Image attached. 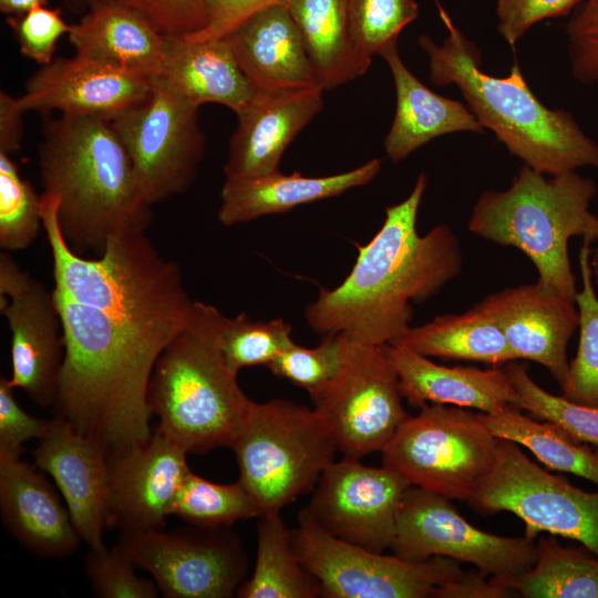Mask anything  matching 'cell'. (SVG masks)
Instances as JSON below:
<instances>
[{
	"label": "cell",
	"mask_w": 598,
	"mask_h": 598,
	"mask_svg": "<svg viewBox=\"0 0 598 598\" xmlns=\"http://www.w3.org/2000/svg\"><path fill=\"white\" fill-rule=\"evenodd\" d=\"M426 184L421 173L410 195L385 209L372 239L357 245L358 256L346 279L333 289H321L307 306L305 318L315 332L342 333L370 346L391 343L411 327V302L426 301L461 274L460 240L447 225L417 233Z\"/></svg>",
	"instance_id": "1"
},
{
	"label": "cell",
	"mask_w": 598,
	"mask_h": 598,
	"mask_svg": "<svg viewBox=\"0 0 598 598\" xmlns=\"http://www.w3.org/2000/svg\"><path fill=\"white\" fill-rule=\"evenodd\" d=\"M38 166L43 192L59 197L63 238L79 255H102L107 240L146 233L152 205L110 120L60 114L43 125Z\"/></svg>",
	"instance_id": "2"
},
{
	"label": "cell",
	"mask_w": 598,
	"mask_h": 598,
	"mask_svg": "<svg viewBox=\"0 0 598 598\" xmlns=\"http://www.w3.org/2000/svg\"><path fill=\"white\" fill-rule=\"evenodd\" d=\"M447 30L442 45L420 35L429 56L430 81L455 85L484 128L491 130L508 152L545 175L598 168V143L565 110L545 106L529 89L517 63L508 75L482 70L481 52L435 0Z\"/></svg>",
	"instance_id": "3"
},
{
	"label": "cell",
	"mask_w": 598,
	"mask_h": 598,
	"mask_svg": "<svg viewBox=\"0 0 598 598\" xmlns=\"http://www.w3.org/2000/svg\"><path fill=\"white\" fill-rule=\"evenodd\" d=\"M223 318L216 307L195 301L150 378L147 402L156 427L188 454L231 446L254 403L221 353Z\"/></svg>",
	"instance_id": "4"
},
{
	"label": "cell",
	"mask_w": 598,
	"mask_h": 598,
	"mask_svg": "<svg viewBox=\"0 0 598 598\" xmlns=\"http://www.w3.org/2000/svg\"><path fill=\"white\" fill-rule=\"evenodd\" d=\"M590 178L577 172L546 177L523 164L504 190H485L475 202L468 230L501 246L524 252L534 264L537 281L575 301L576 279L568 243L598 240V215L590 210L597 194Z\"/></svg>",
	"instance_id": "5"
},
{
	"label": "cell",
	"mask_w": 598,
	"mask_h": 598,
	"mask_svg": "<svg viewBox=\"0 0 598 598\" xmlns=\"http://www.w3.org/2000/svg\"><path fill=\"white\" fill-rule=\"evenodd\" d=\"M230 447L238 481L261 515L280 513L313 491L338 451L329 426L313 408L282 399L254 402Z\"/></svg>",
	"instance_id": "6"
},
{
	"label": "cell",
	"mask_w": 598,
	"mask_h": 598,
	"mask_svg": "<svg viewBox=\"0 0 598 598\" xmlns=\"http://www.w3.org/2000/svg\"><path fill=\"white\" fill-rule=\"evenodd\" d=\"M498 441L478 413L426 404L399 426L382 465L411 486L468 502L495 467Z\"/></svg>",
	"instance_id": "7"
},
{
	"label": "cell",
	"mask_w": 598,
	"mask_h": 598,
	"mask_svg": "<svg viewBox=\"0 0 598 598\" xmlns=\"http://www.w3.org/2000/svg\"><path fill=\"white\" fill-rule=\"evenodd\" d=\"M339 334L338 370L309 394L338 451L344 457L360 460L382 452L409 414L402 404L399 377L383 346L363 344Z\"/></svg>",
	"instance_id": "8"
},
{
	"label": "cell",
	"mask_w": 598,
	"mask_h": 598,
	"mask_svg": "<svg viewBox=\"0 0 598 598\" xmlns=\"http://www.w3.org/2000/svg\"><path fill=\"white\" fill-rule=\"evenodd\" d=\"M291 530L298 558L328 598H435L440 587L458 580V561L435 556L410 561L347 543L306 516Z\"/></svg>",
	"instance_id": "9"
},
{
	"label": "cell",
	"mask_w": 598,
	"mask_h": 598,
	"mask_svg": "<svg viewBox=\"0 0 598 598\" xmlns=\"http://www.w3.org/2000/svg\"><path fill=\"white\" fill-rule=\"evenodd\" d=\"M468 503L485 514H515L527 539L546 532L577 540L598 557V492L548 473L512 441L499 439L495 467Z\"/></svg>",
	"instance_id": "10"
},
{
	"label": "cell",
	"mask_w": 598,
	"mask_h": 598,
	"mask_svg": "<svg viewBox=\"0 0 598 598\" xmlns=\"http://www.w3.org/2000/svg\"><path fill=\"white\" fill-rule=\"evenodd\" d=\"M197 110L153 79L140 103L110 120L151 205L183 193L194 181L205 147Z\"/></svg>",
	"instance_id": "11"
},
{
	"label": "cell",
	"mask_w": 598,
	"mask_h": 598,
	"mask_svg": "<svg viewBox=\"0 0 598 598\" xmlns=\"http://www.w3.org/2000/svg\"><path fill=\"white\" fill-rule=\"evenodd\" d=\"M117 546L166 598H229L247 573V556L226 527L125 532Z\"/></svg>",
	"instance_id": "12"
},
{
	"label": "cell",
	"mask_w": 598,
	"mask_h": 598,
	"mask_svg": "<svg viewBox=\"0 0 598 598\" xmlns=\"http://www.w3.org/2000/svg\"><path fill=\"white\" fill-rule=\"evenodd\" d=\"M450 501L409 486L390 547L394 555L410 561L447 557L470 563L496 577L519 575L536 564L538 550L534 540L481 530L471 525Z\"/></svg>",
	"instance_id": "13"
},
{
	"label": "cell",
	"mask_w": 598,
	"mask_h": 598,
	"mask_svg": "<svg viewBox=\"0 0 598 598\" xmlns=\"http://www.w3.org/2000/svg\"><path fill=\"white\" fill-rule=\"evenodd\" d=\"M411 486L395 472L344 457L320 476L299 513L332 536L383 553L395 535L401 502Z\"/></svg>",
	"instance_id": "14"
},
{
	"label": "cell",
	"mask_w": 598,
	"mask_h": 598,
	"mask_svg": "<svg viewBox=\"0 0 598 598\" xmlns=\"http://www.w3.org/2000/svg\"><path fill=\"white\" fill-rule=\"evenodd\" d=\"M0 310L11 331L10 384L53 406L64 359L63 324L53 290L0 255Z\"/></svg>",
	"instance_id": "15"
},
{
	"label": "cell",
	"mask_w": 598,
	"mask_h": 598,
	"mask_svg": "<svg viewBox=\"0 0 598 598\" xmlns=\"http://www.w3.org/2000/svg\"><path fill=\"white\" fill-rule=\"evenodd\" d=\"M187 454L156 427L145 442L110 456L109 527L122 533L163 528L190 471Z\"/></svg>",
	"instance_id": "16"
},
{
	"label": "cell",
	"mask_w": 598,
	"mask_h": 598,
	"mask_svg": "<svg viewBox=\"0 0 598 598\" xmlns=\"http://www.w3.org/2000/svg\"><path fill=\"white\" fill-rule=\"evenodd\" d=\"M153 79L80 54L41 65L19 96L25 111L112 120L151 91Z\"/></svg>",
	"instance_id": "17"
},
{
	"label": "cell",
	"mask_w": 598,
	"mask_h": 598,
	"mask_svg": "<svg viewBox=\"0 0 598 598\" xmlns=\"http://www.w3.org/2000/svg\"><path fill=\"white\" fill-rule=\"evenodd\" d=\"M33 458L37 467L52 477L81 540L89 548L105 546L110 478L105 447L65 419L55 416L38 440Z\"/></svg>",
	"instance_id": "18"
},
{
	"label": "cell",
	"mask_w": 598,
	"mask_h": 598,
	"mask_svg": "<svg viewBox=\"0 0 598 598\" xmlns=\"http://www.w3.org/2000/svg\"><path fill=\"white\" fill-rule=\"evenodd\" d=\"M477 306L496 322L517 359L544 365L565 384L567 347L579 322L574 300L536 281L493 292Z\"/></svg>",
	"instance_id": "19"
},
{
	"label": "cell",
	"mask_w": 598,
	"mask_h": 598,
	"mask_svg": "<svg viewBox=\"0 0 598 598\" xmlns=\"http://www.w3.org/2000/svg\"><path fill=\"white\" fill-rule=\"evenodd\" d=\"M320 86L257 89L237 113L224 166L226 179L256 177L279 171L286 148L323 106Z\"/></svg>",
	"instance_id": "20"
},
{
	"label": "cell",
	"mask_w": 598,
	"mask_h": 598,
	"mask_svg": "<svg viewBox=\"0 0 598 598\" xmlns=\"http://www.w3.org/2000/svg\"><path fill=\"white\" fill-rule=\"evenodd\" d=\"M0 513L8 533L40 558H64L79 548L65 503L20 455L0 454Z\"/></svg>",
	"instance_id": "21"
},
{
	"label": "cell",
	"mask_w": 598,
	"mask_h": 598,
	"mask_svg": "<svg viewBox=\"0 0 598 598\" xmlns=\"http://www.w3.org/2000/svg\"><path fill=\"white\" fill-rule=\"evenodd\" d=\"M383 348L399 377L402 396L413 406L448 404L484 413L517 408V392L503 367H445L403 346Z\"/></svg>",
	"instance_id": "22"
},
{
	"label": "cell",
	"mask_w": 598,
	"mask_h": 598,
	"mask_svg": "<svg viewBox=\"0 0 598 598\" xmlns=\"http://www.w3.org/2000/svg\"><path fill=\"white\" fill-rule=\"evenodd\" d=\"M226 39L256 89L319 86L301 32L286 3L258 12Z\"/></svg>",
	"instance_id": "23"
},
{
	"label": "cell",
	"mask_w": 598,
	"mask_h": 598,
	"mask_svg": "<svg viewBox=\"0 0 598 598\" xmlns=\"http://www.w3.org/2000/svg\"><path fill=\"white\" fill-rule=\"evenodd\" d=\"M154 80L199 106L216 103L236 114L251 101L256 87L239 68L226 38L195 41L166 35Z\"/></svg>",
	"instance_id": "24"
},
{
	"label": "cell",
	"mask_w": 598,
	"mask_h": 598,
	"mask_svg": "<svg viewBox=\"0 0 598 598\" xmlns=\"http://www.w3.org/2000/svg\"><path fill=\"white\" fill-rule=\"evenodd\" d=\"M381 165L380 158H373L354 169L330 176L309 177L299 172L282 174L277 171L256 177L226 179L217 217L224 226H233L334 197L369 184L379 174Z\"/></svg>",
	"instance_id": "25"
},
{
	"label": "cell",
	"mask_w": 598,
	"mask_h": 598,
	"mask_svg": "<svg viewBox=\"0 0 598 598\" xmlns=\"http://www.w3.org/2000/svg\"><path fill=\"white\" fill-rule=\"evenodd\" d=\"M86 13L71 24L75 53L154 79L161 69L166 35L135 10L106 0H92Z\"/></svg>",
	"instance_id": "26"
},
{
	"label": "cell",
	"mask_w": 598,
	"mask_h": 598,
	"mask_svg": "<svg viewBox=\"0 0 598 598\" xmlns=\"http://www.w3.org/2000/svg\"><path fill=\"white\" fill-rule=\"evenodd\" d=\"M381 56L388 63L395 86V114L384 141L392 163L408 157L430 141L450 133H483L484 127L467 105L441 96L424 85L403 63L398 44Z\"/></svg>",
	"instance_id": "27"
},
{
	"label": "cell",
	"mask_w": 598,
	"mask_h": 598,
	"mask_svg": "<svg viewBox=\"0 0 598 598\" xmlns=\"http://www.w3.org/2000/svg\"><path fill=\"white\" fill-rule=\"evenodd\" d=\"M286 6L301 32L320 87L330 90L367 72L372 60L352 41L348 0H287Z\"/></svg>",
	"instance_id": "28"
},
{
	"label": "cell",
	"mask_w": 598,
	"mask_h": 598,
	"mask_svg": "<svg viewBox=\"0 0 598 598\" xmlns=\"http://www.w3.org/2000/svg\"><path fill=\"white\" fill-rule=\"evenodd\" d=\"M425 357L467 360L502 367L518 360L496 322L477 305L463 313L439 316L410 327L391 342Z\"/></svg>",
	"instance_id": "29"
},
{
	"label": "cell",
	"mask_w": 598,
	"mask_h": 598,
	"mask_svg": "<svg viewBox=\"0 0 598 598\" xmlns=\"http://www.w3.org/2000/svg\"><path fill=\"white\" fill-rule=\"evenodd\" d=\"M538 557L528 570L491 579L525 598H598V557L586 547L560 545L540 536Z\"/></svg>",
	"instance_id": "30"
},
{
	"label": "cell",
	"mask_w": 598,
	"mask_h": 598,
	"mask_svg": "<svg viewBox=\"0 0 598 598\" xmlns=\"http://www.w3.org/2000/svg\"><path fill=\"white\" fill-rule=\"evenodd\" d=\"M257 556L251 577L238 588L239 598H315L318 580L305 568L292 544V534L280 514L259 516Z\"/></svg>",
	"instance_id": "31"
},
{
	"label": "cell",
	"mask_w": 598,
	"mask_h": 598,
	"mask_svg": "<svg viewBox=\"0 0 598 598\" xmlns=\"http://www.w3.org/2000/svg\"><path fill=\"white\" fill-rule=\"evenodd\" d=\"M478 416L494 436L525 446L550 470L571 473L598 485V453L556 423L538 422L517 408L481 412Z\"/></svg>",
	"instance_id": "32"
},
{
	"label": "cell",
	"mask_w": 598,
	"mask_h": 598,
	"mask_svg": "<svg viewBox=\"0 0 598 598\" xmlns=\"http://www.w3.org/2000/svg\"><path fill=\"white\" fill-rule=\"evenodd\" d=\"M590 245L582 240L578 255L582 281L581 290L575 297L579 315V342L561 390L567 400L598 409V296L590 268Z\"/></svg>",
	"instance_id": "33"
},
{
	"label": "cell",
	"mask_w": 598,
	"mask_h": 598,
	"mask_svg": "<svg viewBox=\"0 0 598 598\" xmlns=\"http://www.w3.org/2000/svg\"><path fill=\"white\" fill-rule=\"evenodd\" d=\"M171 513L192 526L203 528H227L237 520L261 515L239 481L218 484L192 471L184 478Z\"/></svg>",
	"instance_id": "34"
},
{
	"label": "cell",
	"mask_w": 598,
	"mask_h": 598,
	"mask_svg": "<svg viewBox=\"0 0 598 598\" xmlns=\"http://www.w3.org/2000/svg\"><path fill=\"white\" fill-rule=\"evenodd\" d=\"M516 361L502 367L517 392V408L556 423L581 443L598 446V409L545 391L529 377L527 367Z\"/></svg>",
	"instance_id": "35"
},
{
	"label": "cell",
	"mask_w": 598,
	"mask_h": 598,
	"mask_svg": "<svg viewBox=\"0 0 598 598\" xmlns=\"http://www.w3.org/2000/svg\"><path fill=\"white\" fill-rule=\"evenodd\" d=\"M291 339V326L283 319L254 321L246 312L223 318L219 347L228 367L236 373L254 365H268Z\"/></svg>",
	"instance_id": "36"
},
{
	"label": "cell",
	"mask_w": 598,
	"mask_h": 598,
	"mask_svg": "<svg viewBox=\"0 0 598 598\" xmlns=\"http://www.w3.org/2000/svg\"><path fill=\"white\" fill-rule=\"evenodd\" d=\"M41 195L23 179L10 154L0 152V247L21 250L30 246L43 228Z\"/></svg>",
	"instance_id": "37"
},
{
	"label": "cell",
	"mask_w": 598,
	"mask_h": 598,
	"mask_svg": "<svg viewBox=\"0 0 598 598\" xmlns=\"http://www.w3.org/2000/svg\"><path fill=\"white\" fill-rule=\"evenodd\" d=\"M352 41L367 59L398 44L402 30L419 16L415 0H348Z\"/></svg>",
	"instance_id": "38"
},
{
	"label": "cell",
	"mask_w": 598,
	"mask_h": 598,
	"mask_svg": "<svg viewBox=\"0 0 598 598\" xmlns=\"http://www.w3.org/2000/svg\"><path fill=\"white\" fill-rule=\"evenodd\" d=\"M83 567L92 591L100 598H156L154 580L137 576L134 563L116 545L89 548Z\"/></svg>",
	"instance_id": "39"
},
{
	"label": "cell",
	"mask_w": 598,
	"mask_h": 598,
	"mask_svg": "<svg viewBox=\"0 0 598 598\" xmlns=\"http://www.w3.org/2000/svg\"><path fill=\"white\" fill-rule=\"evenodd\" d=\"M341 355V336H323L315 348L292 341L267 368L277 377L311 392L329 381L337 372Z\"/></svg>",
	"instance_id": "40"
},
{
	"label": "cell",
	"mask_w": 598,
	"mask_h": 598,
	"mask_svg": "<svg viewBox=\"0 0 598 598\" xmlns=\"http://www.w3.org/2000/svg\"><path fill=\"white\" fill-rule=\"evenodd\" d=\"M20 52L23 56L45 65L53 60L56 43L63 34H68V24L59 9L38 6L28 12L8 18Z\"/></svg>",
	"instance_id": "41"
},
{
	"label": "cell",
	"mask_w": 598,
	"mask_h": 598,
	"mask_svg": "<svg viewBox=\"0 0 598 598\" xmlns=\"http://www.w3.org/2000/svg\"><path fill=\"white\" fill-rule=\"evenodd\" d=\"M567 51L573 76L598 85V0H584L567 27Z\"/></svg>",
	"instance_id": "42"
},
{
	"label": "cell",
	"mask_w": 598,
	"mask_h": 598,
	"mask_svg": "<svg viewBox=\"0 0 598 598\" xmlns=\"http://www.w3.org/2000/svg\"><path fill=\"white\" fill-rule=\"evenodd\" d=\"M87 4L92 0H84ZM135 10L163 34L183 37L200 30L206 20L205 0H106Z\"/></svg>",
	"instance_id": "43"
},
{
	"label": "cell",
	"mask_w": 598,
	"mask_h": 598,
	"mask_svg": "<svg viewBox=\"0 0 598 598\" xmlns=\"http://www.w3.org/2000/svg\"><path fill=\"white\" fill-rule=\"evenodd\" d=\"M584 0H496L498 31L515 47L536 23L569 14Z\"/></svg>",
	"instance_id": "44"
},
{
	"label": "cell",
	"mask_w": 598,
	"mask_h": 598,
	"mask_svg": "<svg viewBox=\"0 0 598 598\" xmlns=\"http://www.w3.org/2000/svg\"><path fill=\"white\" fill-rule=\"evenodd\" d=\"M49 421L25 412L18 403L9 379H0V454L21 456L22 445L41 439Z\"/></svg>",
	"instance_id": "45"
},
{
	"label": "cell",
	"mask_w": 598,
	"mask_h": 598,
	"mask_svg": "<svg viewBox=\"0 0 598 598\" xmlns=\"http://www.w3.org/2000/svg\"><path fill=\"white\" fill-rule=\"evenodd\" d=\"M287 0H205L204 27L186 39L202 41L223 39L258 12Z\"/></svg>",
	"instance_id": "46"
},
{
	"label": "cell",
	"mask_w": 598,
	"mask_h": 598,
	"mask_svg": "<svg viewBox=\"0 0 598 598\" xmlns=\"http://www.w3.org/2000/svg\"><path fill=\"white\" fill-rule=\"evenodd\" d=\"M486 577L487 574L481 570L464 573L458 580L440 587L435 598H507L514 596L511 589L502 587L491 578L487 580Z\"/></svg>",
	"instance_id": "47"
},
{
	"label": "cell",
	"mask_w": 598,
	"mask_h": 598,
	"mask_svg": "<svg viewBox=\"0 0 598 598\" xmlns=\"http://www.w3.org/2000/svg\"><path fill=\"white\" fill-rule=\"evenodd\" d=\"M27 111L19 97L0 92V152H17L22 141V116Z\"/></svg>",
	"instance_id": "48"
},
{
	"label": "cell",
	"mask_w": 598,
	"mask_h": 598,
	"mask_svg": "<svg viewBox=\"0 0 598 598\" xmlns=\"http://www.w3.org/2000/svg\"><path fill=\"white\" fill-rule=\"evenodd\" d=\"M45 4L47 0H0V10L2 13L19 16Z\"/></svg>",
	"instance_id": "49"
},
{
	"label": "cell",
	"mask_w": 598,
	"mask_h": 598,
	"mask_svg": "<svg viewBox=\"0 0 598 598\" xmlns=\"http://www.w3.org/2000/svg\"><path fill=\"white\" fill-rule=\"evenodd\" d=\"M590 268L594 285L598 290V247H595L590 250Z\"/></svg>",
	"instance_id": "50"
}]
</instances>
